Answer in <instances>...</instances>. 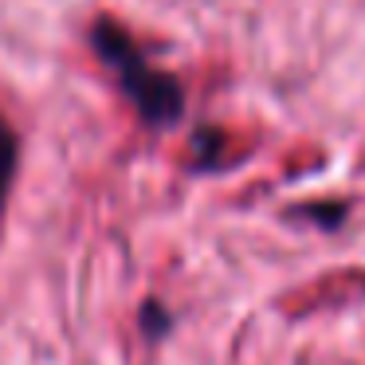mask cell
Masks as SVG:
<instances>
[{
  "mask_svg": "<svg viewBox=\"0 0 365 365\" xmlns=\"http://www.w3.org/2000/svg\"><path fill=\"white\" fill-rule=\"evenodd\" d=\"M91 43H95V51L110 63V71L118 75L122 91L130 95V103L138 106V114H142L150 126H169V122L181 118V110H185L181 83H177L173 75L150 67V59L142 56V48L130 40V32L122 24L98 20V24L91 28Z\"/></svg>",
  "mask_w": 365,
  "mask_h": 365,
  "instance_id": "obj_1",
  "label": "cell"
},
{
  "mask_svg": "<svg viewBox=\"0 0 365 365\" xmlns=\"http://www.w3.org/2000/svg\"><path fill=\"white\" fill-rule=\"evenodd\" d=\"M16 161H20V138L9 126V118L0 114V208H4V200L12 192V181H16Z\"/></svg>",
  "mask_w": 365,
  "mask_h": 365,
  "instance_id": "obj_2",
  "label": "cell"
},
{
  "mask_svg": "<svg viewBox=\"0 0 365 365\" xmlns=\"http://www.w3.org/2000/svg\"><path fill=\"white\" fill-rule=\"evenodd\" d=\"M220 145H224L220 130H197V134H192V165L216 169L220 165Z\"/></svg>",
  "mask_w": 365,
  "mask_h": 365,
  "instance_id": "obj_3",
  "label": "cell"
},
{
  "mask_svg": "<svg viewBox=\"0 0 365 365\" xmlns=\"http://www.w3.org/2000/svg\"><path fill=\"white\" fill-rule=\"evenodd\" d=\"M142 326H145V334H150V338H161V334L169 330V314H161L158 302H150V307H145V314H142Z\"/></svg>",
  "mask_w": 365,
  "mask_h": 365,
  "instance_id": "obj_4",
  "label": "cell"
}]
</instances>
